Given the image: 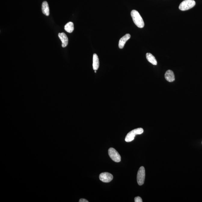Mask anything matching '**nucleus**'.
Masks as SVG:
<instances>
[{"label":"nucleus","mask_w":202,"mask_h":202,"mask_svg":"<svg viewBox=\"0 0 202 202\" xmlns=\"http://www.w3.org/2000/svg\"><path fill=\"white\" fill-rule=\"evenodd\" d=\"M99 179L101 181L103 182L108 183L113 180V176L109 173H102L100 174Z\"/></svg>","instance_id":"6"},{"label":"nucleus","mask_w":202,"mask_h":202,"mask_svg":"<svg viewBox=\"0 0 202 202\" xmlns=\"http://www.w3.org/2000/svg\"><path fill=\"white\" fill-rule=\"evenodd\" d=\"M145 178V168L142 166L139 168L137 174V182L140 186L143 185L144 183Z\"/></svg>","instance_id":"4"},{"label":"nucleus","mask_w":202,"mask_h":202,"mask_svg":"<svg viewBox=\"0 0 202 202\" xmlns=\"http://www.w3.org/2000/svg\"><path fill=\"white\" fill-rule=\"evenodd\" d=\"M134 201L135 202H142L143 201H142V199L141 197H137L135 198Z\"/></svg>","instance_id":"14"},{"label":"nucleus","mask_w":202,"mask_h":202,"mask_svg":"<svg viewBox=\"0 0 202 202\" xmlns=\"http://www.w3.org/2000/svg\"><path fill=\"white\" fill-rule=\"evenodd\" d=\"M165 78L168 82H172L175 80V76L173 72L170 70L166 71L165 74Z\"/></svg>","instance_id":"9"},{"label":"nucleus","mask_w":202,"mask_h":202,"mask_svg":"<svg viewBox=\"0 0 202 202\" xmlns=\"http://www.w3.org/2000/svg\"><path fill=\"white\" fill-rule=\"evenodd\" d=\"M79 202H88V200L85 199L81 198L79 200Z\"/></svg>","instance_id":"15"},{"label":"nucleus","mask_w":202,"mask_h":202,"mask_svg":"<svg viewBox=\"0 0 202 202\" xmlns=\"http://www.w3.org/2000/svg\"><path fill=\"white\" fill-rule=\"evenodd\" d=\"M42 13L45 16H48L50 15V9L48 2L47 1H44L42 5Z\"/></svg>","instance_id":"10"},{"label":"nucleus","mask_w":202,"mask_h":202,"mask_svg":"<svg viewBox=\"0 0 202 202\" xmlns=\"http://www.w3.org/2000/svg\"><path fill=\"white\" fill-rule=\"evenodd\" d=\"M143 128H139L130 131L127 135L125 138V141L126 142H129L132 141L134 139V137L136 135L141 134L143 133Z\"/></svg>","instance_id":"2"},{"label":"nucleus","mask_w":202,"mask_h":202,"mask_svg":"<svg viewBox=\"0 0 202 202\" xmlns=\"http://www.w3.org/2000/svg\"><path fill=\"white\" fill-rule=\"evenodd\" d=\"M94 72H95V73H96V70H95Z\"/></svg>","instance_id":"16"},{"label":"nucleus","mask_w":202,"mask_h":202,"mask_svg":"<svg viewBox=\"0 0 202 202\" xmlns=\"http://www.w3.org/2000/svg\"><path fill=\"white\" fill-rule=\"evenodd\" d=\"M74 29V24L72 22H69L66 24L65 26V30L67 32L71 33L72 32Z\"/></svg>","instance_id":"13"},{"label":"nucleus","mask_w":202,"mask_h":202,"mask_svg":"<svg viewBox=\"0 0 202 202\" xmlns=\"http://www.w3.org/2000/svg\"><path fill=\"white\" fill-rule=\"evenodd\" d=\"M146 57L148 62L152 64V65H157V62L155 58L151 53H147L146 54Z\"/></svg>","instance_id":"12"},{"label":"nucleus","mask_w":202,"mask_h":202,"mask_svg":"<svg viewBox=\"0 0 202 202\" xmlns=\"http://www.w3.org/2000/svg\"><path fill=\"white\" fill-rule=\"evenodd\" d=\"M195 4L194 0H184L180 4L179 9L182 11L189 10L194 7Z\"/></svg>","instance_id":"3"},{"label":"nucleus","mask_w":202,"mask_h":202,"mask_svg":"<svg viewBox=\"0 0 202 202\" xmlns=\"http://www.w3.org/2000/svg\"><path fill=\"white\" fill-rule=\"evenodd\" d=\"M93 69L94 70L98 69L99 67V60L97 55L94 54L93 56Z\"/></svg>","instance_id":"11"},{"label":"nucleus","mask_w":202,"mask_h":202,"mask_svg":"<svg viewBox=\"0 0 202 202\" xmlns=\"http://www.w3.org/2000/svg\"><path fill=\"white\" fill-rule=\"evenodd\" d=\"M58 36L62 41V47L63 48L66 47L68 44V38L67 35L64 33H59Z\"/></svg>","instance_id":"8"},{"label":"nucleus","mask_w":202,"mask_h":202,"mask_svg":"<svg viewBox=\"0 0 202 202\" xmlns=\"http://www.w3.org/2000/svg\"><path fill=\"white\" fill-rule=\"evenodd\" d=\"M131 38V35L129 34H127L121 38L119 42V47L120 49H122L124 47L125 43Z\"/></svg>","instance_id":"7"},{"label":"nucleus","mask_w":202,"mask_h":202,"mask_svg":"<svg viewBox=\"0 0 202 202\" xmlns=\"http://www.w3.org/2000/svg\"><path fill=\"white\" fill-rule=\"evenodd\" d=\"M108 154L112 160L118 163L121 161V157L119 153L114 148H109L108 150Z\"/></svg>","instance_id":"5"},{"label":"nucleus","mask_w":202,"mask_h":202,"mask_svg":"<svg viewBox=\"0 0 202 202\" xmlns=\"http://www.w3.org/2000/svg\"><path fill=\"white\" fill-rule=\"evenodd\" d=\"M131 15L134 24L139 28H142L144 27L145 24L143 18L139 12L136 10L131 11Z\"/></svg>","instance_id":"1"}]
</instances>
